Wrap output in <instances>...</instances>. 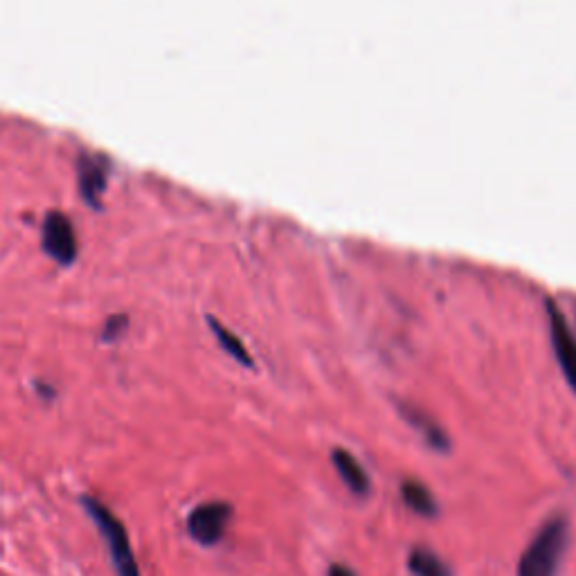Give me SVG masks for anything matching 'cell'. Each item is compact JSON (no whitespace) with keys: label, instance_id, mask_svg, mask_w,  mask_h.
Returning a JSON list of instances; mask_svg holds the SVG:
<instances>
[{"label":"cell","instance_id":"cell-1","mask_svg":"<svg viewBox=\"0 0 576 576\" xmlns=\"http://www.w3.org/2000/svg\"><path fill=\"white\" fill-rule=\"evenodd\" d=\"M570 540V525L563 516H552L543 522L536 536L520 556L518 576H556Z\"/></svg>","mask_w":576,"mask_h":576},{"label":"cell","instance_id":"cell-2","mask_svg":"<svg viewBox=\"0 0 576 576\" xmlns=\"http://www.w3.org/2000/svg\"><path fill=\"white\" fill-rule=\"evenodd\" d=\"M81 507H84L88 518L95 522L99 534H102V538L106 540L115 574L117 576H140L133 547L129 543V534H126V527L122 525V520L117 518L104 502L93 498V495H81Z\"/></svg>","mask_w":576,"mask_h":576},{"label":"cell","instance_id":"cell-3","mask_svg":"<svg viewBox=\"0 0 576 576\" xmlns=\"http://www.w3.org/2000/svg\"><path fill=\"white\" fill-rule=\"evenodd\" d=\"M232 504L225 500L203 502L189 511L187 516V534L192 536L198 545L214 547L219 545L232 520Z\"/></svg>","mask_w":576,"mask_h":576},{"label":"cell","instance_id":"cell-4","mask_svg":"<svg viewBox=\"0 0 576 576\" xmlns=\"http://www.w3.org/2000/svg\"><path fill=\"white\" fill-rule=\"evenodd\" d=\"M41 243L48 255L59 261L61 266H68L77 257V234L72 228V221L66 214L50 212L43 219L41 228Z\"/></svg>","mask_w":576,"mask_h":576},{"label":"cell","instance_id":"cell-5","mask_svg":"<svg viewBox=\"0 0 576 576\" xmlns=\"http://www.w3.org/2000/svg\"><path fill=\"white\" fill-rule=\"evenodd\" d=\"M549 329H552V345L556 351L558 365H561L565 381L570 383L572 390L576 392V336L572 329L567 327L561 311L556 306H549Z\"/></svg>","mask_w":576,"mask_h":576},{"label":"cell","instance_id":"cell-6","mask_svg":"<svg viewBox=\"0 0 576 576\" xmlns=\"http://www.w3.org/2000/svg\"><path fill=\"white\" fill-rule=\"evenodd\" d=\"M331 464L336 468V473L342 482H345L347 489L354 495H367L372 489V482H369V475L363 468V464L349 453L345 448H333L331 450Z\"/></svg>","mask_w":576,"mask_h":576},{"label":"cell","instance_id":"cell-7","mask_svg":"<svg viewBox=\"0 0 576 576\" xmlns=\"http://www.w3.org/2000/svg\"><path fill=\"white\" fill-rule=\"evenodd\" d=\"M399 410L403 414V419L410 423L414 430H419V435L426 439V444L437 450V453H448L450 450V439L446 435V430L439 426V423L432 421L426 412H421L419 408H412L408 403H401Z\"/></svg>","mask_w":576,"mask_h":576},{"label":"cell","instance_id":"cell-8","mask_svg":"<svg viewBox=\"0 0 576 576\" xmlns=\"http://www.w3.org/2000/svg\"><path fill=\"white\" fill-rule=\"evenodd\" d=\"M79 187L88 203H97L106 187V160L99 156H84L79 160Z\"/></svg>","mask_w":576,"mask_h":576},{"label":"cell","instance_id":"cell-9","mask_svg":"<svg viewBox=\"0 0 576 576\" xmlns=\"http://www.w3.org/2000/svg\"><path fill=\"white\" fill-rule=\"evenodd\" d=\"M401 500L405 507L417 513L421 518H435L439 513V504L435 495L428 489L426 484L417 480H405L401 482Z\"/></svg>","mask_w":576,"mask_h":576},{"label":"cell","instance_id":"cell-10","mask_svg":"<svg viewBox=\"0 0 576 576\" xmlns=\"http://www.w3.org/2000/svg\"><path fill=\"white\" fill-rule=\"evenodd\" d=\"M408 567L414 576H453L444 558L428 547H414L408 556Z\"/></svg>","mask_w":576,"mask_h":576},{"label":"cell","instance_id":"cell-11","mask_svg":"<svg viewBox=\"0 0 576 576\" xmlns=\"http://www.w3.org/2000/svg\"><path fill=\"white\" fill-rule=\"evenodd\" d=\"M210 327H212V331H214V336H216V340L221 342V347L228 351V354L237 360V363H241V365H246V367H252V358H250V354L246 351V347H243V342L234 336V333H230L228 329L223 327V324H219V322H214V320H210Z\"/></svg>","mask_w":576,"mask_h":576},{"label":"cell","instance_id":"cell-12","mask_svg":"<svg viewBox=\"0 0 576 576\" xmlns=\"http://www.w3.org/2000/svg\"><path fill=\"white\" fill-rule=\"evenodd\" d=\"M126 327V320L124 318H113L106 322V331H104V340H115Z\"/></svg>","mask_w":576,"mask_h":576},{"label":"cell","instance_id":"cell-13","mask_svg":"<svg viewBox=\"0 0 576 576\" xmlns=\"http://www.w3.org/2000/svg\"><path fill=\"white\" fill-rule=\"evenodd\" d=\"M327 576H356V572L351 570V567H347V565H342V563H333L331 567H329V572H327Z\"/></svg>","mask_w":576,"mask_h":576}]
</instances>
